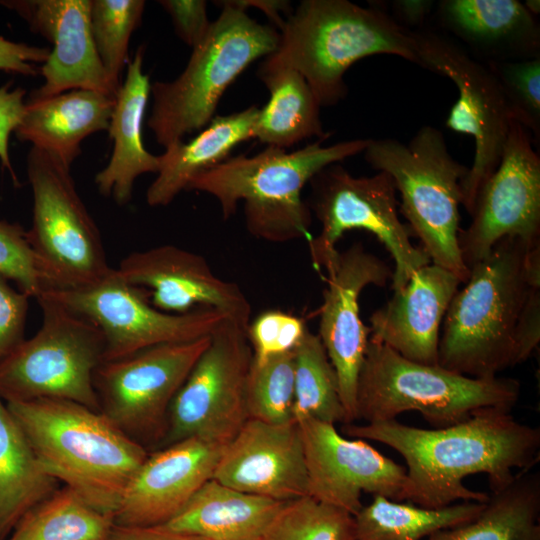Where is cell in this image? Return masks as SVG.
I'll list each match as a JSON object with an SVG mask.
<instances>
[{"instance_id": "836d02e7", "label": "cell", "mask_w": 540, "mask_h": 540, "mask_svg": "<svg viewBox=\"0 0 540 540\" xmlns=\"http://www.w3.org/2000/svg\"><path fill=\"white\" fill-rule=\"evenodd\" d=\"M294 419L346 423L337 374L317 334L308 329L294 350Z\"/></svg>"}, {"instance_id": "9a60e30c", "label": "cell", "mask_w": 540, "mask_h": 540, "mask_svg": "<svg viewBox=\"0 0 540 540\" xmlns=\"http://www.w3.org/2000/svg\"><path fill=\"white\" fill-rule=\"evenodd\" d=\"M75 313L93 322L105 341L104 361L167 343L210 336L227 314L200 309L170 314L155 308L145 294L126 283L112 268L97 283L74 290L44 291Z\"/></svg>"}, {"instance_id": "4dcf8cb0", "label": "cell", "mask_w": 540, "mask_h": 540, "mask_svg": "<svg viewBox=\"0 0 540 540\" xmlns=\"http://www.w3.org/2000/svg\"><path fill=\"white\" fill-rule=\"evenodd\" d=\"M540 474L519 471L505 488L491 492L470 522L439 530L428 540H540Z\"/></svg>"}, {"instance_id": "4fadbf2b", "label": "cell", "mask_w": 540, "mask_h": 540, "mask_svg": "<svg viewBox=\"0 0 540 540\" xmlns=\"http://www.w3.org/2000/svg\"><path fill=\"white\" fill-rule=\"evenodd\" d=\"M210 336L103 361L93 375L99 412L147 450L148 446L158 448L170 404Z\"/></svg>"}, {"instance_id": "cb8c5ba5", "label": "cell", "mask_w": 540, "mask_h": 540, "mask_svg": "<svg viewBox=\"0 0 540 540\" xmlns=\"http://www.w3.org/2000/svg\"><path fill=\"white\" fill-rule=\"evenodd\" d=\"M437 14L455 41L483 63L540 55L539 23L517 0H443Z\"/></svg>"}, {"instance_id": "484cf974", "label": "cell", "mask_w": 540, "mask_h": 540, "mask_svg": "<svg viewBox=\"0 0 540 540\" xmlns=\"http://www.w3.org/2000/svg\"><path fill=\"white\" fill-rule=\"evenodd\" d=\"M114 105L115 96L87 89L28 99L14 133L71 167L81 153L80 143L108 130Z\"/></svg>"}, {"instance_id": "44dd1931", "label": "cell", "mask_w": 540, "mask_h": 540, "mask_svg": "<svg viewBox=\"0 0 540 540\" xmlns=\"http://www.w3.org/2000/svg\"><path fill=\"white\" fill-rule=\"evenodd\" d=\"M212 478L235 490L282 502L308 495L298 423L248 419L225 446Z\"/></svg>"}, {"instance_id": "f35d334b", "label": "cell", "mask_w": 540, "mask_h": 540, "mask_svg": "<svg viewBox=\"0 0 540 540\" xmlns=\"http://www.w3.org/2000/svg\"><path fill=\"white\" fill-rule=\"evenodd\" d=\"M0 275L14 281L30 298H37L44 290L27 231L5 220H0Z\"/></svg>"}, {"instance_id": "e575fe53", "label": "cell", "mask_w": 540, "mask_h": 540, "mask_svg": "<svg viewBox=\"0 0 540 540\" xmlns=\"http://www.w3.org/2000/svg\"><path fill=\"white\" fill-rule=\"evenodd\" d=\"M261 540H356L354 516L306 495L286 502Z\"/></svg>"}, {"instance_id": "d590c367", "label": "cell", "mask_w": 540, "mask_h": 540, "mask_svg": "<svg viewBox=\"0 0 540 540\" xmlns=\"http://www.w3.org/2000/svg\"><path fill=\"white\" fill-rule=\"evenodd\" d=\"M143 0H91L90 24L93 41L111 85L120 87V75L128 64V46L140 25Z\"/></svg>"}, {"instance_id": "e0dca14e", "label": "cell", "mask_w": 540, "mask_h": 540, "mask_svg": "<svg viewBox=\"0 0 540 540\" xmlns=\"http://www.w3.org/2000/svg\"><path fill=\"white\" fill-rule=\"evenodd\" d=\"M324 269L327 287L317 335L337 374L345 424H349L356 420L357 381L370 335L360 317L359 297L369 285L386 286L393 270L360 243L338 251Z\"/></svg>"}, {"instance_id": "d4e9b609", "label": "cell", "mask_w": 540, "mask_h": 540, "mask_svg": "<svg viewBox=\"0 0 540 540\" xmlns=\"http://www.w3.org/2000/svg\"><path fill=\"white\" fill-rule=\"evenodd\" d=\"M145 46L137 48L128 62L123 84L115 95V105L108 133L113 150L105 168L95 176L99 193L112 197L118 205L132 198L135 180L159 170V158L148 152L143 143V121L151 94L149 76L143 72Z\"/></svg>"}, {"instance_id": "ee69618b", "label": "cell", "mask_w": 540, "mask_h": 540, "mask_svg": "<svg viewBox=\"0 0 540 540\" xmlns=\"http://www.w3.org/2000/svg\"><path fill=\"white\" fill-rule=\"evenodd\" d=\"M26 91L13 88L11 82L0 87V161L7 169L13 182L19 185L9 155V137L15 131L23 115Z\"/></svg>"}, {"instance_id": "277c9868", "label": "cell", "mask_w": 540, "mask_h": 540, "mask_svg": "<svg viewBox=\"0 0 540 540\" xmlns=\"http://www.w3.org/2000/svg\"><path fill=\"white\" fill-rule=\"evenodd\" d=\"M322 143L316 140L291 152L267 146L253 156L230 157L194 178L187 190L214 197L224 219L243 202L247 230L258 239L310 240L311 210L302 190L325 167L364 152L370 139Z\"/></svg>"}, {"instance_id": "7dc6e473", "label": "cell", "mask_w": 540, "mask_h": 540, "mask_svg": "<svg viewBox=\"0 0 540 540\" xmlns=\"http://www.w3.org/2000/svg\"><path fill=\"white\" fill-rule=\"evenodd\" d=\"M432 6L431 0H395L391 4V18L400 26L411 30L410 27L422 26Z\"/></svg>"}, {"instance_id": "f1b7e54d", "label": "cell", "mask_w": 540, "mask_h": 540, "mask_svg": "<svg viewBox=\"0 0 540 540\" xmlns=\"http://www.w3.org/2000/svg\"><path fill=\"white\" fill-rule=\"evenodd\" d=\"M257 76L270 98L259 108L254 138L267 146L287 150L305 139L324 141L330 136L323 129L321 106L298 71L265 57L258 66Z\"/></svg>"}, {"instance_id": "f546056e", "label": "cell", "mask_w": 540, "mask_h": 540, "mask_svg": "<svg viewBox=\"0 0 540 540\" xmlns=\"http://www.w3.org/2000/svg\"><path fill=\"white\" fill-rule=\"evenodd\" d=\"M40 465L22 428L0 397V540L59 487Z\"/></svg>"}, {"instance_id": "d6986e66", "label": "cell", "mask_w": 540, "mask_h": 540, "mask_svg": "<svg viewBox=\"0 0 540 540\" xmlns=\"http://www.w3.org/2000/svg\"><path fill=\"white\" fill-rule=\"evenodd\" d=\"M116 272L160 311L186 314L213 309L248 328L251 306L247 297L236 283L215 275L199 254L161 245L130 253Z\"/></svg>"}, {"instance_id": "30bf717a", "label": "cell", "mask_w": 540, "mask_h": 540, "mask_svg": "<svg viewBox=\"0 0 540 540\" xmlns=\"http://www.w3.org/2000/svg\"><path fill=\"white\" fill-rule=\"evenodd\" d=\"M27 176L33 194L32 226L27 237L43 292L80 289L103 279L112 268L70 167L32 147L27 155Z\"/></svg>"}, {"instance_id": "9c48e42d", "label": "cell", "mask_w": 540, "mask_h": 540, "mask_svg": "<svg viewBox=\"0 0 540 540\" xmlns=\"http://www.w3.org/2000/svg\"><path fill=\"white\" fill-rule=\"evenodd\" d=\"M42 324L0 361V397L6 402L64 399L99 412L93 375L105 341L89 319L41 293Z\"/></svg>"}, {"instance_id": "b9f144b4", "label": "cell", "mask_w": 540, "mask_h": 540, "mask_svg": "<svg viewBox=\"0 0 540 540\" xmlns=\"http://www.w3.org/2000/svg\"><path fill=\"white\" fill-rule=\"evenodd\" d=\"M158 3L170 15L178 37L193 48L207 33L212 21L204 0H160Z\"/></svg>"}, {"instance_id": "60d3db41", "label": "cell", "mask_w": 540, "mask_h": 540, "mask_svg": "<svg viewBox=\"0 0 540 540\" xmlns=\"http://www.w3.org/2000/svg\"><path fill=\"white\" fill-rule=\"evenodd\" d=\"M29 298L0 275V361L24 340Z\"/></svg>"}, {"instance_id": "c3c4849f", "label": "cell", "mask_w": 540, "mask_h": 540, "mask_svg": "<svg viewBox=\"0 0 540 540\" xmlns=\"http://www.w3.org/2000/svg\"><path fill=\"white\" fill-rule=\"evenodd\" d=\"M228 4L240 10L246 11L248 8H256L275 25L280 31L285 23L283 15L286 18L293 12L291 3L286 0H226Z\"/></svg>"}, {"instance_id": "2e32d148", "label": "cell", "mask_w": 540, "mask_h": 540, "mask_svg": "<svg viewBox=\"0 0 540 540\" xmlns=\"http://www.w3.org/2000/svg\"><path fill=\"white\" fill-rule=\"evenodd\" d=\"M534 146L531 133L512 120L499 165L477 193L469 226L458 233L468 269L503 238L540 243V157Z\"/></svg>"}, {"instance_id": "5b68a950", "label": "cell", "mask_w": 540, "mask_h": 540, "mask_svg": "<svg viewBox=\"0 0 540 540\" xmlns=\"http://www.w3.org/2000/svg\"><path fill=\"white\" fill-rule=\"evenodd\" d=\"M279 34L278 48L266 58L298 71L321 107L344 99V75L365 57L389 54L421 66L412 30L381 9L347 0H303Z\"/></svg>"}, {"instance_id": "ab89813d", "label": "cell", "mask_w": 540, "mask_h": 540, "mask_svg": "<svg viewBox=\"0 0 540 540\" xmlns=\"http://www.w3.org/2000/svg\"><path fill=\"white\" fill-rule=\"evenodd\" d=\"M307 327L297 316L280 310H268L258 315L247 328L253 361L293 352L301 342Z\"/></svg>"}, {"instance_id": "52a82bcc", "label": "cell", "mask_w": 540, "mask_h": 540, "mask_svg": "<svg viewBox=\"0 0 540 540\" xmlns=\"http://www.w3.org/2000/svg\"><path fill=\"white\" fill-rule=\"evenodd\" d=\"M214 3L221 12L192 48L183 72L173 81L151 84L153 104L147 124L164 147L206 127L236 78L278 48L280 34L275 27L260 24L226 0Z\"/></svg>"}, {"instance_id": "603a6c76", "label": "cell", "mask_w": 540, "mask_h": 540, "mask_svg": "<svg viewBox=\"0 0 540 540\" xmlns=\"http://www.w3.org/2000/svg\"><path fill=\"white\" fill-rule=\"evenodd\" d=\"M462 282L451 271L429 263L370 317V339L404 358L438 364L440 327Z\"/></svg>"}, {"instance_id": "d6a6232c", "label": "cell", "mask_w": 540, "mask_h": 540, "mask_svg": "<svg viewBox=\"0 0 540 540\" xmlns=\"http://www.w3.org/2000/svg\"><path fill=\"white\" fill-rule=\"evenodd\" d=\"M113 525V516L64 485L27 511L5 540H105Z\"/></svg>"}, {"instance_id": "bcb514c9", "label": "cell", "mask_w": 540, "mask_h": 540, "mask_svg": "<svg viewBox=\"0 0 540 540\" xmlns=\"http://www.w3.org/2000/svg\"><path fill=\"white\" fill-rule=\"evenodd\" d=\"M105 540H208L206 538L170 530L164 526H124L114 523Z\"/></svg>"}, {"instance_id": "681fc988", "label": "cell", "mask_w": 540, "mask_h": 540, "mask_svg": "<svg viewBox=\"0 0 540 540\" xmlns=\"http://www.w3.org/2000/svg\"><path fill=\"white\" fill-rule=\"evenodd\" d=\"M527 10L536 16V14H539L540 11V2L538 0H527L524 3Z\"/></svg>"}, {"instance_id": "74e56055", "label": "cell", "mask_w": 540, "mask_h": 540, "mask_svg": "<svg viewBox=\"0 0 540 540\" xmlns=\"http://www.w3.org/2000/svg\"><path fill=\"white\" fill-rule=\"evenodd\" d=\"M496 76L513 120L540 142V55L518 61L485 63Z\"/></svg>"}, {"instance_id": "8fae6325", "label": "cell", "mask_w": 540, "mask_h": 540, "mask_svg": "<svg viewBox=\"0 0 540 540\" xmlns=\"http://www.w3.org/2000/svg\"><path fill=\"white\" fill-rule=\"evenodd\" d=\"M311 184V212L321 224L320 233L308 240L309 253L317 270L336 256L337 242L350 230L372 233L394 261L391 289L403 288L413 273L431 263L407 224L400 221L396 186L391 176L378 171L370 177H355L340 163L318 172Z\"/></svg>"}, {"instance_id": "7bdbcfd3", "label": "cell", "mask_w": 540, "mask_h": 540, "mask_svg": "<svg viewBox=\"0 0 540 540\" xmlns=\"http://www.w3.org/2000/svg\"><path fill=\"white\" fill-rule=\"evenodd\" d=\"M540 342V286L530 289L521 308L515 330L514 366L526 361Z\"/></svg>"}, {"instance_id": "7c38bea8", "label": "cell", "mask_w": 540, "mask_h": 540, "mask_svg": "<svg viewBox=\"0 0 540 540\" xmlns=\"http://www.w3.org/2000/svg\"><path fill=\"white\" fill-rule=\"evenodd\" d=\"M252 361L247 329L226 319L175 394L158 449L188 438L227 445L249 419L246 389Z\"/></svg>"}, {"instance_id": "ba28073f", "label": "cell", "mask_w": 540, "mask_h": 540, "mask_svg": "<svg viewBox=\"0 0 540 540\" xmlns=\"http://www.w3.org/2000/svg\"><path fill=\"white\" fill-rule=\"evenodd\" d=\"M368 164L388 173L401 195L399 212L431 263L454 273L462 283L470 275L458 245L461 181L469 168L449 153L435 127H421L407 143L370 139L364 150Z\"/></svg>"}, {"instance_id": "4316f807", "label": "cell", "mask_w": 540, "mask_h": 540, "mask_svg": "<svg viewBox=\"0 0 540 540\" xmlns=\"http://www.w3.org/2000/svg\"><path fill=\"white\" fill-rule=\"evenodd\" d=\"M259 108L255 105L239 112L215 116L188 142L178 140L158 155L159 170L146 192L149 206L170 204L191 181L231 157L241 143L254 138Z\"/></svg>"}, {"instance_id": "ffe728a7", "label": "cell", "mask_w": 540, "mask_h": 540, "mask_svg": "<svg viewBox=\"0 0 540 540\" xmlns=\"http://www.w3.org/2000/svg\"><path fill=\"white\" fill-rule=\"evenodd\" d=\"M0 4L16 12L32 31L54 46L40 70L44 82L28 99H44L73 89L116 95L93 41L91 0H9Z\"/></svg>"}, {"instance_id": "83f0119b", "label": "cell", "mask_w": 540, "mask_h": 540, "mask_svg": "<svg viewBox=\"0 0 540 540\" xmlns=\"http://www.w3.org/2000/svg\"><path fill=\"white\" fill-rule=\"evenodd\" d=\"M285 503L235 490L212 478L161 526L208 540H261Z\"/></svg>"}, {"instance_id": "3957f363", "label": "cell", "mask_w": 540, "mask_h": 540, "mask_svg": "<svg viewBox=\"0 0 540 540\" xmlns=\"http://www.w3.org/2000/svg\"><path fill=\"white\" fill-rule=\"evenodd\" d=\"M44 471L114 517L149 451L102 413L55 398L6 402Z\"/></svg>"}, {"instance_id": "5bb4252c", "label": "cell", "mask_w": 540, "mask_h": 540, "mask_svg": "<svg viewBox=\"0 0 540 540\" xmlns=\"http://www.w3.org/2000/svg\"><path fill=\"white\" fill-rule=\"evenodd\" d=\"M421 67L453 81L458 99L446 127L473 137L471 168L461 181L462 205L471 214L478 191L499 165L511 121L501 86L489 67L455 39L429 30L413 31Z\"/></svg>"}, {"instance_id": "8d00e7d4", "label": "cell", "mask_w": 540, "mask_h": 540, "mask_svg": "<svg viewBox=\"0 0 540 540\" xmlns=\"http://www.w3.org/2000/svg\"><path fill=\"white\" fill-rule=\"evenodd\" d=\"M294 351L252 361L246 389L249 419L287 424L294 419Z\"/></svg>"}, {"instance_id": "7a4b0ae2", "label": "cell", "mask_w": 540, "mask_h": 540, "mask_svg": "<svg viewBox=\"0 0 540 540\" xmlns=\"http://www.w3.org/2000/svg\"><path fill=\"white\" fill-rule=\"evenodd\" d=\"M469 270L444 316L438 365L494 378L514 366L515 326L530 289L540 286V243L503 238Z\"/></svg>"}, {"instance_id": "ac0fdd59", "label": "cell", "mask_w": 540, "mask_h": 540, "mask_svg": "<svg viewBox=\"0 0 540 540\" xmlns=\"http://www.w3.org/2000/svg\"><path fill=\"white\" fill-rule=\"evenodd\" d=\"M297 423L304 444L309 496L353 516L363 507V493L404 501V466L365 440L342 436L333 424L312 418Z\"/></svg>"}, {"instance_id": "1f68e13d", "label": "cell", "mask_w": 540, "mask_h": 540, "mask_svg": "<svg viewBox=\"0 0 540 540\" xmlns=\"http://www.w3.org/2000/svg\"><path fill=\"white\" fill-rule=\"evenodd\" d=\"M486 502L462 501L429 509L374 495L354 515L356 540H422L431 534L470 522Z\"/></svg>"}, {"instance_id": "f6af8a7d", "label": "cell", "mask_w": 540, "mask_h": 540, "mask_svg": "<svg viewBox=\"0 0 540 540\" xmlns=\"http://www.w3.org/2000/svg\"><path fill=\"white\" fill-rule=\"evenodd\" d=\"M49 54L47 47L17 43L0 36V70L36 76L40 71L33 63H44Z\"/></svg>"}, {"instance_id": "7402d4cb", "label": "cell", "mask_w": 540, "mask_h": 540, "mask_svg": "<svg viewBox=\"0 0 540 540\" xmlns=\"http://www.w3.org/2000/svg\"><path fill=\"white\" fill-rule=\"evenodd\" d=\"M225 446L188 438L149 452L123 494L114 523L159 526L170 521L212 479Z\"/></svg>"}, {"instance_id": "6da1fadb", "label": "cell", "mask_w": 540, "mask_h": 540, "mask_svg": "<svg viewBox=\"0 0 540 540\" xmlns=\"http://www.w3.org/2000/svg\"><path fill=\"white\" fill-rule=\"evenodd\" d=\"M341 431L396 450L407 465L403 500L429 509L457 501L486 502L489 494L463 484L467 476L485 474L495 492L540 458V429L520 423L503 408L480 409L445 428L423 429L391 420L343 424Z\"/></svg>"}, {"instance_id": "8992f818", "label": "cell", "mask_w": 540, "mask_h": 540, "mask_svg": "<svg viewBox=\"0 0 540 540\" xmlns=\"http://www.w3.org/2000/svg\"><path fill=\"white\" fill-rule=\"evenodd\" d=\"M520 392L516 379L468 377L408 360L369 338L357 381L356 420L386 422L417 411L433 428H445L483 408L512 411Z\"/></svg>"}]
</instances>
